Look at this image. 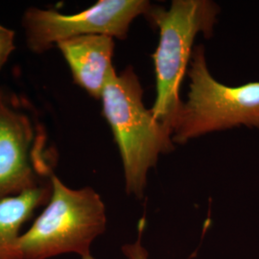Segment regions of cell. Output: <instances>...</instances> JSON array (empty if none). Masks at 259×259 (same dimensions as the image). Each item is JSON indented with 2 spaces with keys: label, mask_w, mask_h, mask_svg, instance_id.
<instances>
[{
  "label": "cell",
  "mask_w": 259,
  "mask_h": 259,
  "mask_svg": "<svg viewBox=\"0 0 259 259\" xmlns=\"http://www.w3.org/2000/svg\"><path fill=\"white\" fill-rule=\"evenodd\" d=\"M51 191L49 178L34 189L0 201V259H21L19 240L22 228L37 208L47 204Z\"/></svg>",
  "instance_id": "obj_8"
},
{
  "label": "cell",
  "mask_w": 259,
  "mask_h": 259,
  "mask_svg": "<svg viewBox=\"0 0 259 259\" xmlns=\"http://www.w3.org/2000/svg\"><path fill=\"white\" fill-rule=\"evenodd\" d=\"M68 65L73 81L95 99L116 71L112 65L115 42L113 37L89 35L69 38L57 45Z\"/></svg>",
  "instance_id": "obj_7"
},
{
  "label": "cell",
  "mask_w": 259,
  "mask_h": 259,
  "mask_svg": "<svg viewBox=\"0 0 259 259\" xmlns=\"http://www.w3.org/2000/svg\"><path fill=\"white\" fill-rule=\"evenodd\" d=\"M220 13L210 0H173L170 9L152 6L145 17L159 30L153 55L157 97L151 109L154 116L172 131L183 101L181 84L193 52L195 38L202 33L211 37Z\"/></svg>",
  "instance_id": "obj_3"
},
{
  "label": "cell",
  "mask_w": 259,
  "mask_h": 259,
  "mask_svg": "<svg viewBox=\"0 0 259 259\" xmlns=\"http://www.w3.org/2000/svg\"><path fill=\"white\" fill-rule=\"evenodd\" d=\"M51 196L19 240L21 259H50L66 253L83 258L107 228L106 207L92 187L73 189L55 173L50 176Z\"/></svg>",
  "instance_id": "obj_2"
},
{
  "label": "cell",
  "mask_w": 259,
  "mask_h": 259,
  "mask_svg": "<svg viewBox=\"0 0 259 259\" xmlns=\"http://www.w3.org/2000/svg\"><path fill=\"white\" fill-rule=\"evenodd\" d=\"M46 136L19 99L0 88V201L34 189L53 171Z\"/></svg>",
  "instance_id": "obj_6"
},
{
  "label": "cell",
  "mask_w": 259,
  "mask_h": 259,
  "mask_svg": "<svg viewBox=\"0 0 259 259\" xmlns=\"http://www.w3.org/2000/svg\"><path fill=\"white\" fill-rule=\"evenodd\" d=\"M82 259H95L94 257H93V255L92 254H90V255H88V256H84V257H83Z\"/></svg>",
  "instance_id": "obj_11"
},
{
  "label": "cell",
  "mask_w": 259,
  "mask_h": 259,
  "mask_svg": "<svg viewBox=\"0 0 259 259\" xmlns=\"http://www.w3.org/2000/svg\"><path fill=\"white\" fill-rule=\"evenodd\" d=\"M139 236L138 240L133 244H126L122 247V251L127 259H149L148 250L141 244V235L143 226H139Z\"/></svg>",
  "instance_id": "obj_10"
},
{
  "label": "cell",
  "mask_w": 259,
  "mask_h": 259,
  "mask_svg": "<svg viewBox=\"0 0 259 259\" xmlns=\"http://www.w3.org/2000/svg\"><path fill=\"white\" fill-rule=\"evenodd\" d=\"M187 73L189 93L174 121V143L240 125L259 128V82L240 87L219 83L207 67L203 46L194 47Z\"/></svg>",
  "instance_id": "obj_4"
},
{
  "label": "cell",
  "mask_w": 259,
  "mask_h": 259,
  "mask_svg": "<svg viewBox=\"0 0 259 259\" xmlns=\"http://www.w3.org/2000/svg\"><path fill=\"white\" fill-rule=\"evenodd\" d=\"M16 33L0 24V70L16 50Z\"/></svg>",
  "instance_id": "obj_9"
},
{
  "label": "cell",
  "mask_w": 259,
  "mask_h": 259,
  "mask_svg": "<svg viewBox=\"0 0 259 259\" xmlns=\"http://www.w3.org/2000/svg\"><path fill=\"white\" fill-rule=\"evenodd\" d=\"M143 89L132 66L112 74L102 95V112L120 153L128 194L143 197L149 170L174 149L172 131L143 104Z\"/></svg>",
  "instance_id": "obj_1"
},
{
  "label": "cell",
  "mask_w": 259,
  "mask_h": 259,
  "mask_svg": "<svg viewBox=\"0 0 259 259\" xmlns=\"http://www.w3.org/2000/svg\"><path fill=\"white\" fill-rule=\"evenodd\" d=\"M151 7L147 0H99L88 9L68 15L30 7L23 13L21 26L28 50L44 54L61 41L81 36L125 39L132 22L145 16Z\"/></svg>",
  "instance_id": "obj_5"
}]
</instances>
